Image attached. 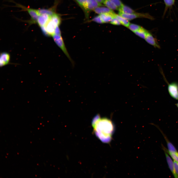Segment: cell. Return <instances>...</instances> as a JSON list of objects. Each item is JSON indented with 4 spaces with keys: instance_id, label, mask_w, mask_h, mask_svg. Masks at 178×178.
<instances>
[{
    "instance_id": "obj_19",
    "label": "cell",
    "mask_w": 178,
    "mask_h": 178,
    "mask_svg": "<svg viewBox=\"0 0 178 178\" xmlns=\"http://www.w3.org/2000/svg\"><path fill=\"white\" fill-rule=\"evenodd\" d=\"M114 17L118 19L121 23L126 27H128L130 24L129 21L127 19L122 17L119 15L115 14Z\"/></svg>"
},
{
    "instance_id": "obj_20",
    "label": "cell",
    "mask_w": 178,
    "mask_h": 178,
    "mask_svg": "<svg viewBox=\"0 0 178 178\" xmlns=\"http://www.w3.org/2000/svg\"><path fill=\"white\" fill-rule=\"evenodd\" d=\"M103 3L108 8L112 10H119L118 7L110 0H105Z\"/></svg>"
},
{
    "instance_id": "obj_24",
    "label": "cell",
    "mask_w": 178,
    "mask_h": 178,
    "mask_svg": "<svg viewBox=\"0 0 178 178\" xmlns=\"http://www.w3.org/2000/svg\"><path fill=\"white\" fill-rule=\"evenodd\" d=\"M128 27L131 30L134 32L139 29L141 27L137 25L131 23L130 24Z\"/></svg>"
},
{
    "instance_id": "obj_27",
    "label": "cell",
    "mask_w": 178,
    "mask_h": 178,
    "mask_svg": "<svg viewBox=\"0 0 178 178\" xmlns=\"http://www.w3.org/2000/svg\"><path fill=\"white\" fill-rule=\"evenodd\" d=\"M114 3L118 7H120L123 4L120 0H110Z\"/></svg>"
},
{
    "instance_id": "obj_21",
    "label": "cell",
    "mask_w": 178,
    "mask_h": 178,
    "mask_svg": "<svg viewBox=\"0 0 178 178\" xmlns=\"http://www.w3.org/2000/svg\"><path fill=\"white\" fill-rule=\"evenodd\" d=\"M50 20L56 26H59L61 23V18L60 16L58 14L55 13L51 16Z\"/></svg>"
},
{
    "instance_id": "obj_12",
    "label": "cell",
    "mask_w": 178,
    "mask_h": 178,
    "mask_svg": "<svg viewBox=\"0 0 178 178\" xmlns=\"http://www.w3.org/2000/svg\"><path fill=\"white\" fill-rule=\"evenodd\" d=\"M56 5H55L51 8L48 9H40L37 10L39 15L43 14H47L51 16L56 13L55 12V7Z\"/></svg>"
},
{
    "instance_id": "obj_28",
    "label": "cell",
    "mask_w": 178,
    "mask_h": 178,
    "mask_svg": "<svg viewBox=\"0 0 178 178\" xmlns=\"http://www.w3.org/2000/svg\"><path fill=\"white\" fill-rule=\"evenodd\" d=\"M173 163L175 172L178 178V162L174 160Z\"/></svg>"
},
{
    "instance_id": "obj_29",
    "label": "cell",
    "mask_w": 178,
    "mask_h": 178,
    "mask_svg": "<svg viewBox=\"0 0 178 178\" xmlns=\"http://www.w3.org/2000/svg\"><path fill=\"white\" fill-rule=\"evenodd\" d=\"M59 26L58 25H56V26L55 30V34L61 35V32Z\"/></svg>"
},
{
    "instance_id": "obj_18",
    "label": "cell",
    "mask_w": 178,
    "mask_h": 178,
    "mask_svg": "<svg viewBox=\"0 0 178 178\" xmlns=\"http://www.w3.org/2000/svg\"><path fill=\"white\" fill-rule=\"evenodd\" d=\"M162 148L163 151H166L173 159L178 162V152H170L168 151V149H166L162 144H161Z\"/></svg>"
},
{
    "instance_id": "obj_5",
    "label": "cell",
    "mask_w": 178,
    "mask_h": 178,
    "mask_svg": "<svg viewBox=\"0 0 178 178\" xmlns=\"http://www.w3.org/2000/svg\"><path fill=\"white\" fill-rule=\"evenodd\" d=\"M18 6L28 12L31 18V20L29 22L30 23L32 24L37 22L38 18L39 16L37 10L27 8L20 5H19Z\"/></svg>"
},
{
    "instance_id": "obj_15",
    "label": "cell",
    "mask_w": 178,
    "mask_h": 178,
    "mask_svg": "<svg viewBox=\"0 0 178 178\" xmlns=\"http://www.w3.org/2000/svg\"><path fill=\"white\" fill-rule=\"evenodd\" d=\"M115 13L114 12L101 14L99 16L103 23H107L111 20L114 17Z\"/></svg>"
},
{
    "instance_id": "obj_25",
    "label": "cell",
    "mask_w": 178,
    "mask_h": 178,
    "mask_svg": "<svg viewBox=\"0 0 178 178\" xmlns=\"http://www.w3.org/2000/svg\"><path fill=\"white\" fill-rule=\"evenodd\" d=\"M91 21L99 23H103L99 15L95 17L91 20Z\"/></svg>"
},
{
    "instance_id": "obj_9",
    "label": "cell",
    "mask_w": 178,
    "mask_h": 178,
    "mask_svg": "<svg viewBox=\"0 0 178 178\" xmlns=\"http://www.w3.org/2000/svg\"><path fill=\"white\" fill-rule=\"evenodd\" d=\"M51 16L46 14H43L39 16L37 23L40 27L44 26L50 20Z\"/></svg>"
},
{
    "instance_id": "obj_4",
    "label": "cell",
    "mask_w": 178,
    "mask_h": 178,
    "mask_svg": "<svg viewBox=\"0 0 178 178\" xmlns=\"http://www.w3.org/2000/svg\"><path fill=\"white\" fill-rule=\"evenodd\" d=\"M167 84L168 90L170 95L174 99L178 100V83L173 82Z\"/></svg>"
},
{
    "instance_id": "obj_2",
    "label": "cell",
    "mask_w": 178,
    "mask_h": 178,
    "mask_svg": "<svg viewBox=\"0 0 178 178\" xmlns=\"http://www.w3.org/2000/svg\"><path fill=\"white\" fill-rule=\"evenodd\" d=\"M119 14L122 17L128 20H131L139 18H145L153 20L152 17L149 14L147 13H136L132 14H127L119 12Z\"/></svg>"
},
{
    "instance_id": "obj_16",
    "label": "cell",
    "mask_w": 178,
    "mask_h": 178,
    "mask_svg": "<svg viewBox=\"0 0 178 178\" xmlns=\"http://www.w3.org/2000/svg\"><path fill=\"white\" fill-rule=\"evenodd\" d=\"M93 11L96 13L101 14L104 13H111L114 12L112 10L108 7L100 6L94 9Z\"/></svg>"
},
{
    "instance_id": "obj_11",
    "label": "cell",
    "mask_w": 178,
    "mask_h": 178,
    "mask_svg": "<svg viewBox=\"0 0 178 178\" xmlns=\"http://www.w3.org/2000/svg\"><path fill=\"white\" fill-rule=\"evenodd\" d=\"M156 126L159 130L160 132L162 134L164 137L167 143L168 150V151L170 152H177V151L176 148L174 145L169 140L166 135L160 129L159 127L157 126Z\"/></svg>"
},
{
    "instance_id": "obj_26",
    "label": "cell",
    "mask_w": 178,
    "mask_h": 178,
    "mask_svg": "<svg viewBox=\"0 0 178 178\" xmlns=\"http://www.w3.org/2000/svg\"><path fill=\"white\" fill-rule=\"evenodd\" d=\"M110 23L111 24L117 25H120L121 24L118 20L115 17L112 18L110 21Z\"/></svg>"
},
{
    "instance_id": "obj_14",
    "label": "cell",
    "mask_w": 178,
    "mask_h": 178,
    "mask_svg": "<svg viewBox=\"0 0 178 178\" xmlns=\"http://www.w3.org/2000/svg\"><path fill=\"white\" fill-rule=\"evenodd\" d=\"M75 0L84 11L86 18L88 19L89 13L87 9V0Z\"/></svg>"
},
{
    "instance_id": "obj_23",
    "label": "cell",
    "mask_w": 178,
    "mask_h": 178,
    "mask_svg": "<svg viewBox=\"0 0 178 178\" xmlns=\"http://www.w3.org/2000/svg\"><path fill=\"white\" fill-rule=\"evenodd\" d=\"M165 7L164 10V14L168 8H170L172 7L174 5L175 0H163Z\"/></svg>"
},
{
    "instance_id": "obj_8",
    "label": "cell",
    "mask_w": 178,
    "mask_h": 178,
    "mask_svg": "<svg viewBox=\"0 0 178 178\" xmlns=\"http://www.w3.org/2000/svg\"><path fill=\"white\" fill-rule=\"evenodd\" d=\"M164 151L169 168L174 177L175 178H178L175 171L173 161L172 160L169 155L166 151Z\"/></svg>"
},
{
    "instance_id": "obj_6",
    "label": "cell",
    "mask_w": 178,
    "mask_h": 178,
    "mask_svg": "<svg viewBox=\"0 0 178 178\" xmlns=\"http://www.w3.org/2000/svg\"><path fill=\"white\" fill-rule=\"evenodd\" d=\"M56 26L50 19L44 26L46 32L47 36H52L55 34V30Z\"/></svg>"
},
{
    "instance_id": "obj_1",
    "label": "cell",
    "mask_w": 178,
    "mask_h": 178,
    "mask_svg": "<svg viewBox=\"0 0 178 178\" xmlns=\"http://www.w3.org/2000/svg\"><path fill=\"white\" fill-rule=\"evenodd\" d=\"M92 125L95 135L101 141L107 143L111 141L114 126L110 119L97 115L93 118Z\"/></svg>"
},
{
    "instance_id": "obj_3",
    "label": "cell",
    "mask_w": 178,
    "mask_h": 178,
    "mask_svg": "<svg viewBox=\"0 0 178 178\" xmlns=\"http://www.w3.org/2000/svg\"><path fill=\"white\" fill-rule=\"evenodd\" d=\"M52 37L56 43L61 48L70 60L73 63V62L67 50L61 35L54 34Z\"/></svg>"
},
{
    "instance_id": "obj_17",
    "label": "cell",
    "mask_w": 178,
    "mask_h": 178,
    "mask_svg": "<svg viewBox=\"0 0 178 178\" xmlns=\"http://www.w3.org/2000/svg\"><path fill=\"white\" fill-rule=\"evenodd\" d=\"M119 12L127 14H132L136 13L135 11L131 8L123 4L119 8Z\"/></svg>"
},
{
    "instance_id": "obj_10",
    "label": "cell",
    "mask_w": 178,
    "mask_h": 178,
    "mask_svg": "<svg viewBox=\"0 0 178 178\" xmlns=\"http://www.w3.org/2000/svg\"><path fill=\"white\" fill-rule=\"evenodd\" d=\"M87 2L88 10L89 13L96 8L103 6L95 0H87Z\"/></svg>"
},
{
    "instance_id": "obj_7",
    "label": "cell",
    "mask_w": 178,
    "mask_h": 178,
    "mask_svg": "<svg viewBox=\"0 0 178 178\" xmlns=\"http://www.w3.org/2000/svg\"><path fill=\"white\" fill-rule=\"evenodd\" d=\"M145 39L147 43L155 47L158 48H160V46L156 38L149 32H147Z\"/></svg>"
},
{
    "instance_id": "obj_30",
    "label": "cell",
    "mask_w": 178,
    "mask_h": 178,
    "mask_svg": "<svg viewBox=\"0 0 178 178\" xmlns=\"http://www.w3.org/2000/svg\"><path fill=\"white\" fill-rule=\"evenodd\" d=\"M97 1L99 3L102 4L104 2L105 0H95Z\"/></svg>"
},
{
    "instance_id": "obj_22",
    "label": "cell",
    "mask_w": 178,
    "mask_h": 178,
    "mask_svg": "<svg viewBox=\"0 0 178 178\" xmlns=\"http://www.w3.org/2000/svg\"><path fill=\"white\" fill-rule=\"evenodd\" d=\"M148 32L146 30L141 27L139 29L134 32L137 35L145 39Z\"/></svg>"
},
{
    "instance_id": "obj_31",
    "label": "cell",
    "mask_w": 178,
    "mask_h": 178,
    "mask_svg": "<svg viewBox=\"0 0 178 178\" xmlns=\"http://www.w3.org/2000/svg\"><path fill=\"white\" fill-rule=\"evenodd\" d=\"M175 105H176L177 107L178 108V102L177 103L175 104Z\"/></svg>"
},
{
    "instance_id": "obj_13",
    "label": "cell",
    "mask_w": 178,
    "mask_h": 178,
    "mask_svg": "<svg viewBox=\"0 0 178 178\" xmlns=\"http://www.w3.org/2000/svg\"><path fill=\"white\" fill-rule=\"evenodd\" d=\"M10 60V55L6 52L2 53L0 54V66L3 67L8 64Z\"/></svg>"
}]
</instances>
